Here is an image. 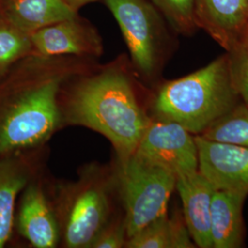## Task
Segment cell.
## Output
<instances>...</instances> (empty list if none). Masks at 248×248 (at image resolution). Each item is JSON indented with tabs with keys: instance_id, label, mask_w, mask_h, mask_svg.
Returning a JSON list of instances; mask_svg holds the SVG:
<instances>
[{
	"instance_id": "6da1fadb",
	"label": "cell",
	"mask_w": 248,
	"mask_h": 248,
	"mask_svg": "<svg viewBox=\"0 0 248 248\" xmlns=\"http://www.w3.org/2000/svg\"><path fill=\"white\" fill-rule=\"evenodd\" d=\"M62 121L94 130L111 142L120 162L138 147L151 118L142 109L128 77L109 70L85 80L67 98Z\"/></svg>"
},
{
	"instance_id": "7a4b0ae2",
	"label": "cell",
	"mask_w": 248,
	"mask_h": 248,
	"mask_svg": "<svg viewBox=\"0 0 248 248\" xmlns=\"http://www.w3.org/2000/svg\"><path fill=\"white\" fill-rule=\"evenodd\" d=\"M58 76L28 79L20 73L0 82V157L40 147L62 122Z\"/></svg>"
},
{
	"instance_id": "3957f363",
	"label": "cell",
	"mask_w": 248,
	"mask_h": 248,
	"mask_svg": "<svg viewBox=\"0 0 248 248\" xmlns=\"http://www.w3.org/2000/svg\"><path fill=\"white\" fill-rule=\"evenodd\" d=\"M241 101L230 57L223 55L203 68L166 83L152 104L155 119L181 125L201 135Z\"/></svg>"
},
{
	"instance_id": "277c9868",
	"label": "cell",
	"mask_w": 248,
	"mask_h": 248,
	"mask_svg": "<svg viewBox=\"0 0 248 248\" xmlns=\"http://www.w3.org/2000/svg\"><path fill=\"white\" fill-rule=\"evenodd\" d=\"M115 179L95 165L84 169L79 179L62 185L53 208L60 241L65 248H91L100 231L111 220Z\"/></svg>"
},
{
	"instance_id": "5b68a950",
	"label": "cell",
	"mask_w": 248,
	"mask_h": 248,
	"mask_svg": "<svg viewBox=\"0 0 248 248\" xmlns=\"http://www.w3.org/2000/svg\"><path fill=\"white\" fill-rule=\"evenodd\" d=\"M177 177L133 154L120 162L116 184L124 207L127 238L168 213Z\"/></svg>"
},
{
	"instance_id": "8992f818",
	"label": "cell",
	"mask_w": 248,
	"mask_h": 248,
	"mask_svg": "<svg viewBox=\"0 0 248 248\" xmlns=\"http://www.w3.org/2000/svg\"><path fill=\"white\" fill-rule=\"evenodd\" d=\"M134 155L177 177L199 170L195 135L172 122L151 120Z\"/></svg>"
},
{
	"instance_id": "52a82bcc",
	"label": "cell",
	"mask_w": 248,
	"mask_h": 248,
	"mask_svg": "<svg viewBox=\"0 0 248 248\" xmlns=\"http://www.w3.org/2000/svg\"><path fill=\"white\" fill-rule=\"evenodd\" d=\"M116 18L135 67L150 76L157 61V31L145 0H105Z\"/></svg>"
},
{
	"instance_id": "ba28073f",
	"label": "cell",
	"mask_w": 248,
	"mask_h": 248,
	"mask_svg": "<svg viewBox=\"0 0 248 248\" xmlns=\"http://www.w3.org/2000/svg\"><path fill=\"white\" fill-rule=\"evenodd\" d=\"M199 171L215 189L248 194V147L195 135Z\"/></svg>"
},
{
	"instance_id": "9c48e42d",
	"label": "cell",
	"mask_w": 248,
	"mask_h": 248,
	"mask_svg": "<svg viewBox=\"0 0 248 248\" xmlns=\"http://www.w3.org/2000/svg\"><path fill=\"white\" fill-rule=\"evenodd\" d=\"M15 225L19 234L34 248H56L60 242V229L53 207L42 186L33 180L22 190Z\"/></svg>"
},
{
	"instance_id": "30bf717a",
	"label": "cell",
	"mask_w": 248,
	"mask_h": 248,
	"mask_svg": "<svg viewBox=\"0 0 248 248\" xmlns=\"http://www.w3.org/2000/svg\"><path fill=\"white\" fill-rule=\"evenodd\" d=\"M176 188L183 206V217L197 247L213 248L211 207L215 187L198 170L177 177Z\"/></svg>"
},
{
	"instance_id": "8fae6325",
	"label": "cell",
	"mask_w": 248,
	"mask_h": 248,
	"mask_svg": "<svg viewBox=\"0 0 248 248\" xmlns=\"http://www.w3.org/2000/svg\"><path fill=\"white\" fill-rule=\"evenodd\" d=\"M32 52L50 57L62 54H98V37L77 20L67 19L44 27L31 34Z\"/></svg>"
},
{
	"instance_id": "7c38bea8",
	"label": "cell",
	"mask_w": 248,
	"mask_h": 248,
	"mask_svg": "<svg viewBox=\"0 0 248 248\" xmlns=\"http://www.w3.org/2000/svg\"><path fill=\"white\" fill-rule=\"evenodd\" d=\"M33 175L30 153L0 157V248L11 237L18 194L32 180Z\"/></svg>"
},
{
	"instance_id": "4fadbf2b",
	"label": "cell",
	"mask_w": 248,
	"mask_h": 248,
	"mask_svg": "<svg viewBox=\"0 0 248 248\" xmlns=\"http://www.w3.org/2000/svg\"><path fill=\"white\" fill-rule=\"evenodd\" d=\"M196 18L230 51L248 23V0H195Z\"/></svg>"
},
{
	"instance_id": "5bb4252c",
	"label": "cell",
	"mask_w": 248,
	"mask_h": 248,
	"mask_svg": "<svg viewBox=\"0 0 248 248\" xmlns=\"http://www.w3.org/2000/svg\"><path fill=\"white\" fill-rule=\"evenodd\" d=\"M248 195L239 191L215 189L211 207L213 248L243 247V206Z\"/></svg>"
},
{
	"instance_id": "9a60e30c",
	"label": "cell",
	"mask_w": 248,
	"mask_h": 248,
	"mask_svg": "<svg viewBox=\"0 0 248 248\" xmlns=\"http://www.w3.org/2000/svg\"><path fill=\"white\" fill-rule=\"evenodd\" d=\"M0 15L31 34L44 27L77 18V10L62 0H4Z\"/></svg>"
},
{
	"instance_id": "2e32d148",
	"label": "cell",
	"mask_w": 248,
	"mask_h": 248,
	"mask_svg": "<svg viewBox=\"0 0 248 248\" xmlns=\"http://www.w3.org/2000/svg\"><path fill=\"white\" fill-rule=\"evenodd\" d=\"M195 244L186 227L183 213H168L148 223L127 239L128 248H193Z\"/></svg>"
},
{
	"instance_id": "e0dca14e",
	"label": "cell",
	"mask_w": 248,
	"mask_h": 248,
	"mask_svg": "<svg viewBox=\"0 0 248 248\" xmlns=\"http://www.w3.org/2000/svg\"><path fill=\"white\" fill-rule=\"evenodd\" d=\"M201 136L211 141L248 147V105L241 100Z\"/></svg>"
},
{
	"instance_id": "ac0fdd59",
	"label": "cell",
	"mask_w": 248,
	"mask_h": 248,
	"mask_svg": "<svg viewBox=\"0 0 248 248\" xmlns=\"http://www.w3.org/2000/svg\"><path fill=\"white\" fill-rule=\"evenodd\" d=\"M31 52V34L0 15V78Z\"/></svg>"
},
{
	"instance_id": "d6986e66",
	"label": "cell",
	"mask_w": 248,
	"mask_h": 248,
	"mask_svg": "<svg viewBox=\"0 0 248 248\" xmlns=\"http://www.w3.org/2000/svg\"><path fill=\"white\" fill-rule=\"evenodd\" d=\"M231 72L241 100L248 106V36L239 40L230 50Z\"/></svg>"
},
{
	"instance_id": "ffe728a7",
	"label": "cell",
	"mask_w": 248,
	"mask_h": 248,
	"mask_svg": "<svg viewBox=\"0 0 248 248\" xmlns=\"http://www.w3.org/2000/svg\"><path fill=\"white\" fill-rule=\"evenodd\" d=\"M180 30H189L197 22L195 0H153Z\"/></svg>"
},
{
	"instance_id": "44dd1931",
	"label": "cell",
	"mask_w": 248,
	"mask_h": 248,
	"mask_svg": "<svg viewBox=\"0 0 248 248\" xmlns=\"http://www.w3.org/2000/svg\"><path fill=\"white\" fill-rule=\"evenodd\" d=\"M127 239L124 216L115 219L111 218L94 240L91 248H125Z\"/></svg>"
},
{
	"instance_id": "7402d4cb",
	"label": "cell",
	"mask_w": 248,
	"mask_h": 248,
	"mask_svg": "<svg viewBox=\"0 0 248 248\" xmlns=\"http://www.w3.org/2000/svg\"><path fill=\"white\" fill-rule=\"evenodd\" d=\"M63 2H65L69 7H71L72 9L77 10L80 7L88 4L89 2H92L94 0H62Z\"/></svg>"
},
{
	"instance_id": "603a6c76",
	"label": "cell",
	"mask_w": 248,
	"mask_h": 248,
	"mask_svg": "<svg viewBox=\"0 0 248 248\" xmlns=\"http://www.w3.org/2000/svg\"><path fill=\"white\" fill-rule=\"evenodd\" d=\"M247 35L248 36V33H247Z\"/></svg>"
}]
</instances>
